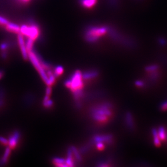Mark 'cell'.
Instances as JSON below:
<instances>
[{"label":"cell","instance_id":"23","mask_svg":"<svg viewBox=\"0 0 167 167\" xmlns=\"http://www.w3.org/2000/svg\"><path fill=\"white\" fill-rule=\"evenodd\" d=\"M158 69V67L157 65L153 64V65H150L149 66H148L146 68V70L147 71L148 73L153 71L155 70H157Z\"/></svg>","mask_w":167,"mask_h":167},{"label":"cell","instance_id":"30","mask_svg":"<svg viewBox=\"0 0 167 167\" xmlns=\"http://www.w3.org/2000/svg\"><path fill=\"white\" fill-rule=\"evenodd\" d=\"M161 109L162 111L167 110V101L162 103V105L161 106Z\"/></svg>","mask_w":167,"mask_h":167},{"label":"cell","instance_id":"21","mask_svg":"<svg viewBox=\"0 0 167 167\" xmlns=\"http://www.w3.org/2000/svg\"><path fill=\"white\" fill-rule=\"evenodd\" d=\"M71 149L72 150V152L73 153L74 157H75V158L77 160V161L80 162L81 161V156L79 153V151L77 150L76 148L74 146H72V147H71Z\"/></svg>","mask_w":167,"mask_h":167},{"label":"cell","instance_id":"18","mask_svg":"<svg viewBox=\"0 0 167 167\" xmlns=\"http://www.w3.org/2000/svg\"><path fill=\"white\" fill-rule=\"evenodd\" d=\"M152 133L153 138H154V142L155 145L156 147H160L161 146V140L158 137L157 130L155 129H153L152 130Z\"/></svg>","mask_w":167,"mask_h":167},{"label":"cell","instance_id":"27","mask_svg":"<svg viewBox=\"0 0 167 167\" xmlns=\"http://www.w3.org/2000/svg\"><path fill=\"white\" fill-rule=\"evenodd\" d=\"M51 93H52L51 86H47V87L46 88V89H45V95L48 96H50Z\"/></svg>","mask_w":167,"mask_h":167},{"label":"cell","instance_id":"11","mask_svg":"<svg viewBox=\"0 0 167 167\" xmlns=\"http://www.w3.org/2000/svg\"><path fill=\"white\" fill-rule=\"evenodd\" d=\"M98 0H79V3L82 7L86 9H90L97 3Z\"/></svg>","mask_w":167,"mask_h":167},{"label":"cell","instance_id":"22","mask_svg":"<svg viewBox=\"0 0 167 167\" xmlns=\"http://www.w3.org/2000/svg\"><path fill=\"white\" fill-rule=\"evenodd\" d=\"M9 47H10V44L9 43H8L7 42H2L0 44V50L1 51L8 50Z\"/></svg>","mask_w":167,"mask_h":167},{"label":"cell","instance_id":"6","mask_svg":"<svg viewBox=\"0 0 167 167\" xmlns=\"http://www.w3.org/2000/svg\"><path fill=\"white\" fill-rule=\"evenodd\" d=\"M21 133L18 130H15L10 134L8 138V146L11 149H15L20 142Z\"/></svg>","mask_w":167,"mask_h":167},{"label":"cell","instance_id":"14","mask_svg":"<svg viewBox=\"0 0 167 167\" xmlns=\"http://www.w3.org/2000/svg\"><path fill=\"white\" fill-rule=\"evenodd\" d=\"M52 162L56 166L59 167H68L65 164V159L61 157H54Z\"/></svg>","mask_w":167,"mask_h":167},{"label":"cell","instance_id":"19","mask_svg":"<svg viewBox=\"0 0 167 167\" xmlns=\"http://www.w3.org/2000/svg\"><path fill=\"white\" fill-rule=\"evenodd\" d=\"M63 72H64L63 67L59 65L55 67V68H54L53 74L56 77H59V76H61L62 74H63Z\"/></svg>","mask_w":167,"mask_h":167},{"label":"cell","instance_id":"3","mask_svg":"<svg viewBox=\"0 0 167 167\" xmlns=\"http://www.w3.org/2000/svg\"><path fill=\"white\" fill-rule=\"evenodd\" d=\"M20 33L28 38H30L35 41L39 38L40 34L39 26L33 20H30L29 25H21Z\"/></svg>","mask_w":167,"mask_h":167},{"label":"cell","instance_id":"17","mask_svg":"<svg viewBox=\"0 0 167 167\" xmlns=\"http://www.w3.org/2000/svg\"><path fill=\"white\" fill-rule=\"evenodd\" d=\"M157 133L161 141L166 140L167 138V133L164 127H160L158 128V131L157 132Z\"/></svg>","mask_w":167,"mask_h":167},{"label":"cell","instance_id":"12","mask_svg":"<svg viewBox=\"0 0 167 167\" xmlns=\"http://www.w3.org/2000/svg\"><path fill=\"white\" fill-rule=\"evenodd\" d=\"M74 155L72 152L71 147L69 148L67 150V156L65 159V164L68 167H72L74 166Z\"/></svg>","mask_w":167,"mask_h":167},{"label":"cell","instance_id":"31","mask_svg":"<svg viewBox=\"0 0 167 167\" xmlns=\"http://www.w3.org/2000/svg\"><path fill=\"white\" fill-rule=\"evenodd\" d=\"M16 1L22 5L27 4L30 1V0H16Z\"/></svg>","mask_w":167,"mask_h":167},{"label":"cell","instance_id":"20","mask_svg":"<svg viewBox=\"0 0 167 167\" xmlns=\"http://www.w3.org/2000/svg\"><path fill=\"white\" fill-rule=\"evenodd\" d=\"M34 40H33L30 38H28L27 42H25V46L28 52L30 51H32L34 48Z\"/></svg>","mask_w":167,"mask_h":167},{"label":"cell","instance_id":"7","mask_svg":"<svg viewBox=\"0 0 167 167\" xmlns=\"http://www.w3.org/2000/svg\"><path fill=\"white\" fill-rule=\"evenodd\" d=\"M17 41L22 57L25 60L28 59V51H27L23 35L21 33L17 34Z\"/></svg>","mask_w":167,"mask_h":167},{"label":"cell","instance_id":"24","mask_svg":"<svg viewBox=\"0 0 167 167\" xmlns=\"http://www.w3.org/2000/svg\"><path fill=\"white\" fill-rule=\"evenodd\" d=\"M0 143L4 146H8V139L4 136H0Z\"/></svg>","mask_w":167,"mask_h":167},{"label":"cell","instance_id":"9","mask_svg":"<svg viewBox=\"0 0 167 167\" xmlns=\"http://www.w3.org/2000/svg\"><path fill=\"white\" fill-rule=\"evenodd\" d=\"M5 29L10 33H15L17 34L20 33V26L15 23L9 22L5 25Z\"/></svg>","mask_w":167,"mask_h":167},{"label":"cell","instance_id":"2","mask_svg":"<svg viewBox=\"0 0 167 167\" xmlns=\"http://www.w3.org/2000/svg\"><path fill=\"white\" fill-rule=\"evenodd\" d=\"M109 30V27L106 25H90L85 30L84 37L89 42L94 43L107 34Z\"/></svg>","mask_w":167,"mask_h":167},{"label":"cell","instance_id":"32","mask_svg":"<svg viewBox=\"0 0 167 167\" xmlns=\"http://www.w3.org/2000/svg\"><path fill=\"white\" fill-rule=\"evenodd\" d=\"M3 75H4V73L2 70H0V79H2V77L3 76Z\"/></svg>","mask_w":167,"mask_h":167},{"label":"cell","instance_id":"15","mask_svg":"<svg viewBox=\"0 0 167 167\" xmlns=\"http://www.w3.org/2000/svg\"><path fill=\"white\" fill-rule=\"evenodd\" d=\"M126 122L128 126V128L133 129L134 128V122L133 120V115L129 112L127 113L126 114Z\"/></svg>","mask_w":167,"mask_h":167},{"label":"cell","instance_id":"29","mask_svg":"<svg viewBox=\"0 0 167 167\" xmlns=\"http://www.w3.org/2000/svg\"><path fill=\"white\" fill-rule=\"evenodd\" d=\"M135 85L139 87V88H141V87H143L144 86V83L142 81H140V80H138L135 82Z\"/></svg>","mask_w":167,"mask_h":167},{"label":"cell","instance_id":"13","mask_svg":"<svg viewBox=\"0 0 167 167\" xmlns=\"http://www.w3.org/2000/svg\"><path fill=\"white\" fill-rule=\"evenodd\" d=\"M11 149L10 148L9 146L8 147L5 148V152L3 154V155L2 157L1 160H0V163L2 165H4L6 164L9 159V157L10 156V154H11Z\"/></svg>","mask_w":167,"mask_h":167},{"label":"cell","instance_id":"8","mask_svg":"<svg viewBox=\"0 0 167 167\" xmlns=\"http://www.w3.org/2000/svg\"><path fill=\"white\" fill-rule=\"evenodd\" d=\"M93 142L96 143L101 142L110 144L113 141V137L110 135H97L93 138Z\"/></svg>","mask_w":167,"mask_h":167},{"label":"cell","instance_id":"28","mask_svg":"<svg viewBox=\"0 0 167 167\" xmlns=\"http://www.w3.org/2000/svg\"><path fill=\"white\" fill-rule=\"evenodd\" d=\"M1 56L3 59H6L8 57V52L7 50H4V51H1Z\"/></svg>","mask_w":167,"mask_h":167},{"label":"cell","instance_id":"26","mask_svg":"<svg viewBox=\"0 0 167 167\" xmlns=\"http://www.w3.org/2000/svg\"><path fill=\"white\" fill-rule=\"evenodd\" d=\"M9 22V21L5 17L0 15V25H5Z\"/></svg>","mask_w":167,"mask_h":167},{"label":"cell","instance_id":"16","mask_svg":"<svg viewBox=\"0 0 167 167\" xmlns=\"http://www.w3.org/2000/svg\"><path fill=\"white\" fill-rule=\"evenodd\" d=\"M54 105V102L53 100L50 99V96L45 95L43 100V106L44 108H50Z\"/></svg>","mask_w":167,"mask_h":167},{"label":"cell","instance_id":"5","mask_svg":"<svg viewBox=\"0 0 167 167\" xmlns=\"http://www.w3.org/2000/svg\"><path fill=\"white\" fill-rule=\"evenodd\" d=\"M70 79V84L69 89L72 92H75L78 90L83 89L84 84L83 82L82 73L79 70L74 72Z\"/></svg>","mask_w":167,"mask_h":167},{"label":"cell","instance_id":"10","mask_svg":"<svg viewBox=\"0 0 167 167\" xmlns=\"http://www.w3.org/2000/svg\"><path fill=\"white\" fill-rule=\"evenodd\" d=\"M98 76V72L95 70H90L87 71H86L84 73L82 74V77L84 80L89 81L93 79Z\"/></svg>","mask_w":167,"mask_h":167},{"label":"cell","instance_id":"1","mask_svg":"<svg viewBox=\"0 0 167 167\" xmlns=\"http://www.w3.org/2000/svg\"><path fill=\"white\" fill-rule=\"evenodd\" d=\"M113 107L110 103L106 102L95 106L91 110L94 120L99 124L108 123L113 116Z\"/></svg>","mask_w":167,"mask_h":167},{"label":"cell","instance_id":"25","mask_svg":"<svg viewBox=\"0 0 167 167\" xmlns=\"http://www.w3.org/2000/svg\"><path fill=\"white\" fill-rule=\"evenodd\" d=\"M96 147L98 150H103L105 148V145L104 143L99 142L96 143Z\"/></svg>","mask_w":167,"mask_h":167},{"label":"cell","instance_id":"4","mask_svg":"<svg viewBox=\"0 0 167 167\" xmlns=\"http://www.w3.org/2000/svg\"><path fill=\"white\" fill-rule=\"evenodd\" d=\"M28 59L35 68L39 72L41 77L43 79L44 83L47 84L48 81V76L45 70L41 63L39 55L33 50L32 51L28 52Z\"/></svg>","mask_w":167,"mask_h":167}]
</instances>
